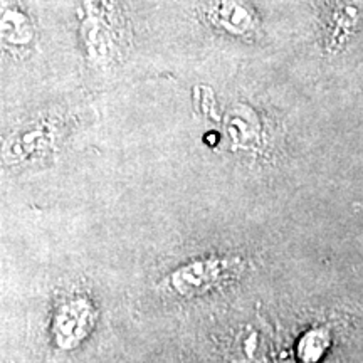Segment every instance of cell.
I'll list each match as a JSON object with an SVG mask.
<instances>
[{
	"label": "cell",
	"mask_w": 363,
	"mask_h": 363,
	"mask_svg": "<svg viewBox=\"0 0 363 363\" xmlns=\"http://www.w3.org/2000/svg\"><path fill=\"white\" fill-rule=\"evenodd\" d=\"M216 21L222 27L235 33H244L252 26V16L240 0H216L212 7Z\"/></svg>",
	"instance_id": "obj_1"
}]
</instances>
